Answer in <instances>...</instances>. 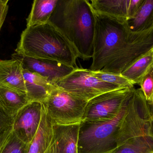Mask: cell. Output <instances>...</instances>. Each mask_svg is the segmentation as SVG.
<instances>
[{"label": "cell", "mask_w": 153, "mask_h": 153, "mask_svg": "<svg viewBox=\"0 0 153 153\" xmlns=\"http://www.w3.org/2000/svg\"><path fill=\"white\" fill-rule=\"evenodd\" d=\"M49 22L71 43L79 58H92L96 14L89 1L58 0Z\"/></svg>", "instance_id": "cell-1"}, {"label": "cell", "mask_w": 153, "mask_h": 153, "mask_svg": "<svg viewBox=\"0 0 153 153\" xmlns=\"http://www.w3.org/2000/svg\"><path fill=\"white\" fill-rule=\"evenodd\" d=\"M15 52L36 59L53 60L77 67L79 55L71 43L53 24L27 27L22 31Z\"/></svg>", "instance_id": "cell-2"}, {"label": "cell", "mask_w": 153, "mask_h": 153, "mask_svg": "<svg viewBox=\"0 0 153 153\" xmlns=\"http://www.w3.org/2000/svg\"><path fill=\"white\" fill-rule=\"evenodd\" d=\"M151 105L141 89L134 90L117 136V147L111 153H150L153 141L150 134Z\"/></svg>", "instance_id": "cell-3"}, {"label": "cell", "mask_w": 153, "mask_h": 153, "mask_svg": "<svg viewBox=\"0 0 153 153\" xmlns=\"http://www.w3.org/2000/svg\"><path fill=\"white\" fill-rule=\"evenodd\" d=\"M95 12L96 27L91 71L108 67L114 62L126 42L130 31L127 23Z\"/></svg>", "instance_id": "cell-4"}, {"label": "cell", "mask_w": 153, "mask_h": 153, "mask_svg": "<svg viewBox=\"0 0 153 153\" xmlns=\"http://www.w3.org/2000/svg\"><path fill=\"white\" fill-rule=\"evenodd\" d=\"M127 105L111 120L83 121L80 124L77 153H111L114 151Z\"/></svg>", "instance_id": "cell-5"}, {"label": "cell", "mask_w": 153, "mask_h": 153, "mask_svg": "<svg viewBox=\"0 0 153 153\" xmlns=\"http://www.w3.org/2000/svg\"><path fill=\"white\" fill-rule=\"evenodd\" d=\"M88 102L56 88L42 103L53 125L81 124Z\"/></svg>", "instance_id": "cell-6"}, {"label": "cell", "mask_w": 153, "mask_h": 153, "mask_svg": "<svg viewBox=\"0 0 153 153\" xmlns=\"http://www.w3.org/2000/svg\"><path fill=\"white\" fill-rule=\"evenodd\" d=\"M54 85L87 102L101 94L123 88L101 81L93 75L90 69L78 67Z\"/></svg>", "instance_id": "cell-7"}, {"label": "cell", "mask_w": 153, "mask_h": 153, "mask_svg": "<svg viewBox=\"0 0 153 153\" xmlns=\"http://www.w3.org/2000/svg\"><path fill=\"white\" fill-rule=\"evenodd\" d=\"M134 89V87L122 88L111 91L89 101L83 121H106L113 119L128 104Z\"/></svg>", "instance_id": "cell-8"}, {"label": "cell", "mask_w": 153, "mask_h": 153, "mask_svg": "<svg viewBox=\"0 0 153 153\" xmlns=\"http://www.w3.org/2000/svg\"><path fill=\"white\" fill-rule=\"evenodd\" d=\"M153 47V28L141 32L129 31L122 49L110 66L102 71L121 74L131 63Z\"/></svg>", "instance_id": "cell-9"}, {"label": "cell", "mask_w": 153, "mask_h": 153, "mask_svg": "<svg viewBox=\"0 0 153 153\" xmlns=\"http://www.w3.org/2000/svg\"><path fill=\"white\" fill-rule=\"evenodd\" d=\"M11 57L20 63L22 69L41 75L54 85L76 68L56 61L36 59L16 52L12 54Z\"/></svg>", "instance_id": "cell-10"}, {"label": "cell", "mask_w": 153, "mask_h": 153, "mask_svg": "<svg viewBox=\"0 0 153 153\" xmlns=\"http://www.w3.org/2000/svg\"><path fill=\"white\" fill-rule=\"evenodd\" d=\"M42 109V103L30 102L22 108L13 118V132L27 144L32 140L38 129Z\"/></svg>", "instance_id": "cell-11"}, {"label": "cell", "mask_w": 153, "mask_h": 153, "mask_svg": "<svg viewBox=\"0 0 153 153\" xmlns=\"http://www.w3.org/2000/svg\"><path fill=\"white\" fill-rule=\"evenodd\" d=\"M144 0H91V4L98 13L124 23L134 18Z\"/></svg>", "instance_id": "cell-12"}, {"label": "cell", "mask_w": 153, "mask_h": 153, "mask_svg": "<svg viewBox=\"0 0 153 153\" xmlns=\"http://www.w3.org/2000/svg\"><path fill=\"white\" fill-rule=\"evenodd\" d=\"M22 71L16 60H0V87L27 95Z\"/></svg>", "instance_id": "cell-13"}, {"label": "cell", "mask_w": 153, "mask_h": 153, "mask_svg": "<svg viewBox=\"0 0 153 153\" xmlns=\"http://www.w3.org/2000/svg\"><path fill=\"white\" fill-rule=\"evenodd\" d=\"M22 72L27 96L30 103L38 102L43 103L56 86L36 73L25 69H23Z\"/></svg>", "instance_id": "cell-14"}, {"label": "cell", "mask_w": 153, "mask_h": 153, "mask_svg": "<svg viewBox=\"0 0 153 153\" xmlns=\"http://www.w3.org/2000/svg\"><path fill=\"white\" fill-rule=\"evenodd\" d=\"M80 124L53 125V137L59 153H77Z\"/></svg>", "instance_id": "cell-15"}, {"label": "cell", "mask_w": 153, "mask_h": 153, "mask_svg": "<svg viewBox=\"0 0 153 153\" xmlns=\"http://www.w3.org/2000/svg\"><path fill=\"white\" fill-rule=\"evenodd\" d=\"M43 105V104H42ZM53 124L43 105L42 117L38 129L28 145L27 153H44L53 137Z\"/></svg>", "instance_id": "cell-16"}, {"label": "cell", "mask_w": 153, "mask_h": 153, "mask_svg": "<svg viewBox=\"0 0 153 153\" xmlns=\"http://www.w3.org/2000/svg\"><path fill=\"white\" fill-rule=\"evenodd\" d=\"M58 1V0H35L27 19V27L48 22Z\"/></svg>", "instance_id": "cell-17"}, {"label": "cell", "mask_w": 153, "mask_h": 153, "mask_svg": "<svg viewBox=\"0 0 153 153\" xmlns=\"http://www.w3.org/2000/svg\"><path fill=\"white\" fill-rule=\"evenodd\" d=\"M132 32H141L153 28V0H144L133 19L127 23Z\"/></svg>", "instance_id": "cell-18"}, {"label": "cell", "mask_w": 153, "mask_h": 153, "mask_svg": "<svg viewBox=\"0 0 153 153\" xmlns=\"http://www.w3.org/2000/svg\"><path fill=\"white\" fill-rule=\"evenodd\" d=\"M26 94H20L0 87V107L14 118L22 108L29 103Z\"/></svg>", "instance_id": "cell-19"}, {"label": "cell", "mask_w": 153, "mask_h": 153, "mask_svg": "<svg viewBox=\"0 0 153 153\" xmlns=\"http://www.w3.org/2000/svg\"><path fill=\"white\" fill-rule=\"evenodd\" d=\"M153 63V54L150 50L131 63L121 75L133 84H139L142 77Z\"/></svg>", "instance_id": "cell-20"}, {"label": "cell", "mask_w": 153, "mask_h": 153, "mask_svg": "<svg viewBox=\"0 0 153 153\" xmlns=\"http://www.w3.org/2000/svg\"><path fill=\"white\" fill-rule=\"evenodd\" d=\"M91 71L93 75L102 81L116 85L120 88H131L134 87V84L123 77L121 74L104 72L102 70Z\"/></svg>", "instance_id": "cell-21"}, {"label": "cell", "mask_w": 153, "mask_h": 153, "mask_svg": "<svg viewBox=\"0 0 153 153\" xmlns=\"http://www.w3.org/2000/svg\"><path fill=\"white\" fill-rule=\"evenodd\" d=\"M28 145L21 140L12 130L0 153H27Z\"/></svg>", "instance_id": "cell-22"}, {"label": "cell", "mask_w": 153, "mask_h": 153, "mask_svg": "<svg viewBox=\"0 0 153 153\" xmlns=\"http://www.w3.org/2000/svg\"><path fill=\"white\" fill-rule=\"evenodd\" d=\"M148 103H153V63L142 77L139 83Z\"/></svg>", "instance_id": "cell-23"}, {"label": "cell", "mask_w": 153, "mask_h": 153, "mask_svg": "<svg viewBox=\"0 0 153 153\" xmlns=\"http://www.w3.org/2000/svg\"><path fill=\"white\" fill-rule=\"evenodd\" d=\"M13 118L0 107V136L12 127Z\"/></svg>", "instance_id": "cell-24"}, {"label": "cell", "mask_w": 153, "mask_h": 153, "mask_svg": "<svg viewBox=\"0 0 153 153\" xmlns=\"http://www.w3.org/2000/svg\"><path fill=\"white\" fill-rule=\"evenodd\" d=\"M8 9H9V6H8V3L3 5L0 9V30L1 28L2 27L4 20L7 16Z\"/></svg>", "instance_id": "cell-25"}, {"label": "cell", "mask_w": 153, "mask_h": 153, "mask_svg": "<svg viewBox=\"0 0 153 153\" xmlns=\"http://www.w3.org/2000/svg\"><path fill=\"white\" fill-rule=\"evenodd\" d=\"M12 132V127L9 128L7 131L3 133L0 136V153L6 142V140L8 139L10 135V134L11 132Z\"/></svg>", "instance_id": "cell-26"}, {"label": "cell", "mask_w": 153, "mask_h": 153, "mask_svg": "<svg viewBox=\"0 0 153 153\" xmlns=\"http://www.w3.org/2000/svg\"><path fill=\"white\" fill-rule=\"evenodd\" d=\"M44 153H59L57 146H56V143L53 137V139H52L50 145L49 146L48 148Z\"/></svg>", "instance_id": "cell-27"}, {"label": "cell", "mask_w": 153, "mask_h": 153, "mask_svg": "<svg viewBox=\"0 0 153 153\" xmlns=\"http://www.w3.org/2000/svg\"><path fill=\"white\" fill-rule=\"evenodd\" d=\"M152 114L150 118V134L151 138H152L153 141V106H152Z\"/></svg>", "instance_id": "cell-28"}, {"label": "cell", "mask_w": 153, "mask_h": 153, "mask_svg": "<svg viewBox=\"0 0 153 153\" xmlns=\"http://www.w3.org/2000/svg\"><path fill=\"white\" fill-rule=\"evenodd\" d=\"M8 0H0V9L3 5L8 3Z\"/></svg>", "instance_id": "cell-29"}, {"label": "cell", "mask_w": 153, "mask_h": 153, "mask_svg": "<svg viewBox=\"0 0 153 153\" xmlns=\"http://www.w3.org/2000/svg\"><path fill=\"white\" fill-rule=\"evenodd\" d=\"M151 51H152V53L153 56V47L152 49H151Z\"/></svg>", "instance_id": "cell-30"}, {"label": "cell", "mask_w": 153, "mask_h": 153, "mask_svg": "<svg viewBox=\"0 0 153 153\" xmlns=\"http://www.w3.org/2000/svg\"><path fill=\"white\" fill-rule=\"evenodd\" d=\"M152 106H153V103H152Z\"/></svg>", "instance_id": "cell-31"}, {"label": "cell", "mask_w": 153, "mask_h": 153, "mask_svg": "<svg viewBox=\"0 0 153 153\" xmlns=\"http://www.w3.org/2000/svg\"><path fill=\"white\" fill-rule=\"evenodd\" d=\"M153 153V152H151V153Z\"/></svg>", "instance_id": "cell-32"}]
</instances>
